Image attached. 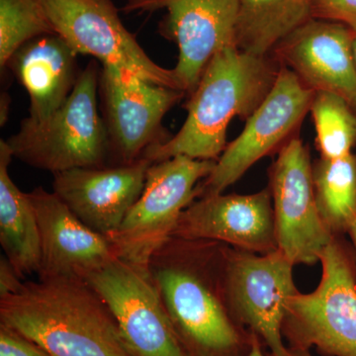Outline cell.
I'll return each instance as SVG.
<instances>
[{
    "mask_svg": "<svg viewBox=\"0 0 356 356\" xmlns=\"http://www.w3.org/2000/svg\"><path fill=\"white\" fill-rule=\"evenodd\" d=\"M222 243L170 236L149 259L147 275L188 356H245L250 332L225 299Z\"/></svg>",
    "mask_w": 356,
    "mask_h": 356,
    "instance_id": "cell-1",
    "label": "cell"
},
{
    "mask_svg": "<svg viewBox=\"0 0 356 356\" xmlns=\"http://www.w3.org/2000/svg\"><path fill=\"white\" fill-rule=\"evenodd\" d=\"M0 324L51 356H134L106 302L81 280L24 282L0 298Z\"/></svg>",
    "mask_w": 356,
    "mask_h": 356,
    "instance_id": "cell-2",
    "label": "cell"
},
{
    "mask_svg": "<svg viewBox=\"0 0 356 356\" xmlns=\"http://www.w3.org/2000/svg\"><path fill=\"white\" fill-rule=\"evenodd\" d=\"M280 69L275 58L245 53L235 44L218 51L189 95L181 129L149 147L142 158L153 163L177 156L217 161L228 145L231 121L250 118L273 88Z\"/></svg>",
    "mask_w": 356,
    "mask_h": 356,
    "instance_id": "cell-3",
    "label": "cell"
},
{
    "mask_svg": "<svg viewBox=\"0 0 356 356\" xmlns=\"http://www.w3.org/2000/svg\"><path fill=\"white\" fill-rule=\"evenodd\" d=\"M99 72L97 63H89L69 98L48 120H22L18 132L6 140L13 158L53 175L107 166L110 143L98 112Z\"/></svg>",
    "mask_w": 356,
    "mask_h": 356,
    "instance_id": "cell-4",
    "label": "cell"
},
{
    "mask_svg": "<svg viewBox=\"0 0 356 356\" xmlns=\"http://www.w3.org/2000/svg\"><path fill=\"white\" fill-rule=\"evenodd\" d=\"M322 276L313 292L287 304L282 334L291 350L315 348L324 356H356V254L334 236L321 254Z\"/></svg>",
    "mask_w": 356,
    "mask_h": 356,
    "instance_id": "cell-5",
    "label": "cell"
},
{
    "mask_svg": "<svg viewBox=\"0 0 356 356\" xmlns=\"http://www.w3.org/2000/svg\"><path fill=\"white\" fill-rule=\"evenodd\" d=\"M216 161L177 156L153 163L139 199L106 238L117 259L147 271L149 259L172 236L184 211L200 196L199 184Z\"/></svg>",
    "mask_w": 356,
    "mask_h": 356,
    "instance_id": "cell-6",
    "label": "cell"
},
{
    "mask_svg": "<svg viewBox=\"0 0 356 356\" xmlns=\"http://www.w3.org/2000/svg\"><path fill=\"white\" fill-rule=\"evenodd\" d=\"M294 266L278 250L257 254L222 243V286L229 312L273 356H293L282 325L288 302L299 292Z\"/></svg>",
    "mask_w": 356,
    "mask_h": 356,
    "instance_id": "cell-7",
    "label": "cell"
},
{
    "mask_svg": "<svg viewBox=\"0 0 356 356\" xmlns=\"http://www.w3.org/2000/svg\"><path fill=\"white\" fill-rule=\"evenodd\" d=\"M314 95L294 72L280 65L268 95L250 115L242 133L227 145L209 177L199 184L200 196L222 193L257 161L280 151L310 112Z\"/></svg>",
    "mask_w": 356,
    "mask_h": 356,
    "instance_id": "cell-8",
    "label": "cell"
},
{
    "mask_svg": "<svg viewBox=\"0 0 356 356\" xmlns=\"http://www.w3.org/2000/svg\"><path fill=\"white\" fill-rule=\"evenodd\" d=\"M98 95L108 133L110 156L116 165H130L149 147L170 139L163 120L186 92L156 86L128 70L102 65Z\"/></svg>",
    "mask_w": 356,
    "mask_h": 356,
    "instance_id": "cell-9",
    "label": "cell"
},
{
    "mask_svg": "<svg viewBox=\"0 0 356 356\" xmlns=\"http://www.w3.org/2000/svg\"><path fill=\"white\" fill-rule=\"evenodd\" d=\"M42 1L56 34L79 55L116 65L156 86L182 90L175 70L154 63L123 25L112 0Z\"/></svg>",
    "mask_w": 356,
    "mask_h": 356,
    "instance_id": "cell-10",
    "label": "cell"
},
{
    "mask_svg": "<svg viewBox=\"0 0 356 356\" xmlns=\"http://www.w3.org/2000/svg\"><path fill=\"white\" fill-rule=\"evenodd\" d=\"M277 250L294 266H313L334 235L316 202L308 146L295 136L278 152L269 172Z\"/></svg>",
    "mask_w": 356,
    "mask_h": 356,
    "instance_id": "cell-11",
    "label": "cell"
},
{
    "mask_svg": "<svg viewBox=\"0 0 356 356\" xmlns=\"http://www.w3.org/2000/svg\"><path fill=\"white\" fill-rule=\"evenodd\" d=\"M240 3L241 0H128L124 10L165 9L159 32L177 44L173 70L182 90L191 95L215 54L235 44Z\"/></svg>",
    "mask_w": 356,
    "mask_h": 356,
    "instance_id": "cell-12",
    "label": "cell"
},
{
    "mask_svg": "<svg viewBox=\"0 0 356 356\" xmlns=\"http://www.w3.org/2000/svg\"><path fill=\"white\" fill-rule=\"evenodd\" d=\"M86 282L109 306L134 356H188L147 271L116 259Z\"/></svg>",
    "mask_w": 356,
    "mask_h": 356,
    "instance_id": "cell-13",
    "label": "cell"
},
{
    "mask_svg": "<svg viewBox=\"0 0 356 356\" xmlns=\"http://www.w3.org/2000/svg\"><path fill=\"white\" fill-rule=\"evenodd\" d=\"M172 236L213 241L257 254L273 252L277 241L270 189L200 196L184 211Z\"/></svg>",
    "mask_w": 356,
    "mask_h": 356,
    "instance_id": "cell-14",
    "label": "cell"
},
{
    "mask_svg": "<svg viewBox=\"0 0 356 356\" xmlns=\"http://www.w3.org/2000/svg\"><path fill=\"white\" fill-rule=\"evenodd\" d=\"M350 28L312 18L274 48L275 60L314 92L341 96L356 111V63Z\"/></svg>",
    "mask_w": 356,
    "mask_h": 356,
    "instance_id": "cell-15",
    "label": "cell"
},
{
    "mask_svg": "<svg viewBox=\"0 0 356 356\" xmlns=\"http://www.w3.org/2000/svg\"><path fill=\"white\" fill-rule=\"evenodd\" d=\"M28 196L39 229L38 280L86 281L117 259L108 238L86 226L54 192L37 187Z\"/></svg>",
    "mask_w": 356,
    "mask_h": 356,
    "instance_id": "cell-16",
    "label": "cell"
},
{
    "mask_svg": "<svg viewBox=\"0 0 356 356\" xmlns=\"http://www.w3.org/2000/svg\"><path fill=\"white\" fill-rule=\"evenodd\" d=\"M152 165L140 158L130 165L55 173L53 192L86 226L107 236L118 229L139 199Z\"/></svg>",
    "mask_w": 356,
    "mask_h": 356,
    "instance_id": "cell-17",
    "label": "cell"
},
{
    "mask_svg": "<svg viewBox=\"0 0 356 356\" xmlns=\"http://www.w3.org/2000/svg\"><path fill=\"white\" fill-rule=\"evenodd\" d=\"M77 56L57 34L33 39L14 54L6 67L29 95L30 120H48L69 98L81 74Z\"/></svg>",
    "mask_w": 356,
    "mask_h": 356,
    "instance_id": "cell-18",
    "label": "cell"
},
{
    "mask_svg": "<svg viewBox=\"0 0 356 356\" xmlns=\"http://www.w3.org/2000/svg\"><path fill=\"white\" fill-rule=\"evenodd\" d=\"M13 156L6 140L0 142V243L21 277L38 273L40 236L36 214L28 193L9 175Z\"/></svg>",
    "mask_w": 356,
    "mask_h": 356,
    "instance_id": "cell-19",
    "label": "cell"
},
{
    "mask_svg": "<svg viewBox=\"0 0 356 356\" xmlns=\"http://www.w3.org/2000/svg\"><path fill=\"white\" fill-rule=\"evenodd\" d=\"M313 0H241L235 46L266 57L288 35L313 18Z\"/></svg>",
    "mask_w": 356,
    "mask_h": 356,
    "instance_id": "cell-20",
    "label": "cell"
},
{
    "mask_svg": "<svg viewBox=\"0 0 356 356\" xmlns=\"http://www.w3.org/2000/svg\"><path fill=\"white\" fill-rule=\"evenodd\" d=\"M313 184L325 226L334 236L346 235L356 218V154L318 159L313 163Z\"/></svg>",
    "mask_w": 356,
    "mask_h": 356,
    "instance_id": "cell-21",
    "label": "cell"
},
{
    "mask_svg": "<svg viewBox=\"0 0 356 356\" xmlns=\"http://www.w3.org/2000/svg\"><path fill=\"white\" fill-rule=\"evenodd\" d=\"M310 113L321 158L339 159L353 153L356 111L343 98L334 93L315 92Z\"/></svg>",
    "mask_w": 356,
    "mask_h": 356,
    "instance_id": "cell-22",
    "label": "cell"
},
{
    "mask_svg": "<svg viewBox=\"0 0 356 356\" xmlns=\"http://www.w3.org/2000/svg\"><path fill=\"white\" fill-rule=\"evenodd\" d=\"M56 34L42 0H0V67L6 69L23 44Z\"/></svg>",
    "mask_w": 356,
    "mask_h": 356,
    "instance_id": "cell-23",
    "label": "cell"
},
{
    "mask_svg": "<svg viewBox=\"0 0 356 356\" xmlns=\"http://www.w3.org/2000/svg\"><path fill=\"white\" fill-rule=\"evenodd\" d=\"M312 16L341 23L356 37V0H313Z\"/></svg>",
    "mask_w": 356,
    "mask_h": 356,
    "instance_id": "cell-24",
    "label": "cell"
},
{
    "mask_svg": "<svg viewBox=\"0 0 356 356\" xmlns=\"http://www.w3.org/2000/svg\"><path fill=\"white\" fill-rule=\"evenodd\" d=\"M0 356H51L38 343L0 324Z\"/></svg>",
    "mask_w": 356,
    "mask_h": 356,
    "instance_id": "cell-25",
    "label": "cell"
},
{
    "mask_svg": "<svg viewBox=\"0 0 356 356\" xmlns=\"http://www.w3.org/2000/svg\"><path fill=\"white\" fill-rule=\"evenodd\" d=\"M24 282L6 255L0 259V298L19 291Z\"/></svg>",
    "mask_w": 356,
    "mask_h": 356,
    "instance_id": "cell-26",
    "label": "cell"
},
{
    "mask_svg": "<svg viewBox=\"0 0 356 356\" xmlns=\"http://www.w3.org/2000/svg\"><path fill=\"white\" fill-rule=\"evenodd\" d=\"M264 346L259 337L250 332V350L245 356H273L270 351H264Z\"/></svg>",
    "mask_w": 356,
    "mask_h": 356,
    "instance_id": "cell-27",
    "label": "cell"
},
{
    "mask_svg": "<svg viewBox=\"0 0 356 356\" xmlns=\"http://www.w3.org/2000/svg\"><path fill=\"white\" fill-rule=\"evenodd\" d=\"M11 98L9 97L7 93H2L1 103H0V125L3 127L4 124L6 123L8 119L9 108H10Z\"/></svg>",
    "mask_w": 356,
    "mask_h": 356,
    "instance_id": "cell-28",
    "label": "cell"
},
{
    "mask_svg": "<svg viewBox=\"0 0 356 356\" xmlns=\"http://www.w3.org/2000/svg\"><path fill=\"white\" fill-rule=\"evenodd\" d=\"M348 235L350 236L351 245L355 248L356 254V218L353 224H351L350 229H348Z\"/></svg>",
    "mask_w": 356,
    "mask_h": 356,
    "instance_id": "cell-29",
    "label": "cell"
},
{
    "mask_svg": "<svg viewBox=\"0 0 356 356\" xmlns=\"http://www.w3.org/2000/svg\"><path fill=\"white\" fill-rule=\"evenodd\" d=\"M291 350V348H290ZM293 356H313L310 350H291Z\"/></svg>",
    "mask_w": 356,
    "mask_h": 356,
    "instance_id": "cell-30",
    "label": "cell"
},
{
    "mask_svg": "<svg viewBox=\"0 0 356 356\" xmlns=\"http://www.w3.org/2000/svg\"><path fill=\"white\" fill-rule=\"evenodd\" d=\"M353 51H355V63H356V37L355 39V43H353Z\"/></svg>",
    "mask_w": 356,
    "mask_h": 356,
    "instance_id": "cell-31",
    "label": "cell"
}]
</instances>
